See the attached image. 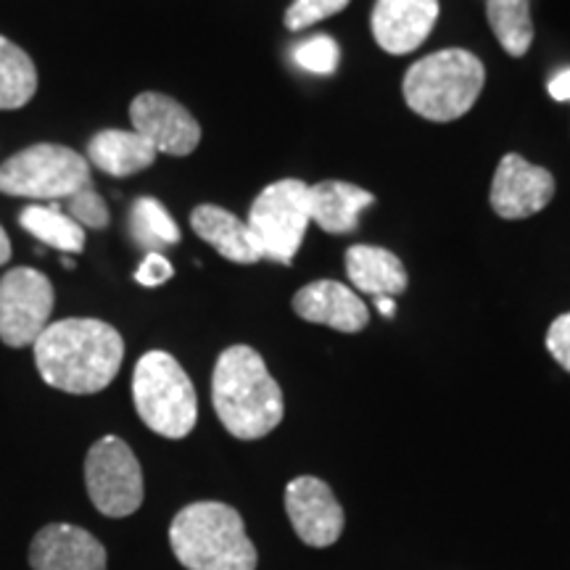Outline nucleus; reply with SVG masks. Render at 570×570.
<instances>
[{
    "instance_id": "nucleus-1",
    "label": "nucleus",
    "mask_w": 570,
    "mask_h": 570,
    "mask_svg": "<svg viewBox=\"0 0 570 570\" xmlns=\"http://www.w3.org/2000/svg\"><path fill=\"white\" fill-rule=\"evenodd\" d=\"M32 346L42 381L77 396L104 391L125 360V341L117 327L92 317L51 323Z\"/></svg>"
},
{
    "instance_id": "nucleus-2",
    "label": "nucleus",
    "mask_w": 570,
    "mask_h": 570,
    "mask_svg": "<svg viewBox=\"0 0 570 570\" xmlns=\"http://www.w3.org/2000/svg\"><path fill=\"white\" fill-rule=\"evenodd\" d=\"M212 402L227 433L240 441L273 433L285 412L281 386L252 346H230L219 354L212 375Z\"/></svg>"
},
{
    "instance_id": "nucleus-3",
    "label": "nucleus",
    "mask_w": 570,
    "mask_h": 570,
    "mask_svg": "<svg viewBox=\"0 0 570 570\" xmlns=\"http://www.w3.org/2000/svg\"><path fill=\"white\" fill-rule=\"evenodd\" d=\"M175 558L188 570H256L244 518L223 502H194L169 525Z\"/></svg>"
},
{
    "instance_id": "nucleus-4",
    "label": "nucleus",
    "mask_w": 570,
    "mask_h": 570,
    "mask_svg": "<svg viewBox=\"0 0 570 570\" xmlns=\"http://www.w3.org/2000/svg\"><path fill=\"white\" fill-rule=\"evenodd\" d=\"M487 69L479 56L462 48L436 51L412 63L404 75V101L431 122H454L479 101Z\"/></svg>"
},
{
    "instance_id": "nucleus-5",
    "label": "nucleus",
    "mask_w": 570,
    "mask_h": 570,
    "mask_svg": "<svg viewBox=\"0 0 570 570\" xmlns=\"http://www.w3.org/2000/svg\"><path fill=\"white\" fill-rule=\"evenodd\" d=\"M132 402L142 423L164 439H185L196 428V389L173 354L140 356L132 373Z\"/></svg>"
},
{
    "instance_id": "nucleus-6",
    "label": "nucleus",
    "mask_w": 570,
    "mask_h": 570,
    "mask_svg": "<svg viewBox=\"0 0 570 570\" xmlns=\"http://www.w3.org/2000/svg\"><path fill=\"white\" fill-rule=\"evenodd\" d=\"M88 185L90 161L59 142H38L0 164V194L6 196L63 202Z\"/></svg>"
},
{
    "instance_id": "nucleus-7",
    "label": "nucleus",
    "mask_w": 570,
    "mask_h": 570,
    "mask_svg": "<svg viewBox=\"0 0 570 570\" xmlns=\"http://www.w3.org/2000/svg\"><path fill=\"white\" fill-rule=\"evenodd\" d=\"M309 225V185L294 177L267 185L248 212V227L262 254L281 265L294 262Z\"/></svg>"
},
{
    "instance_id": "nucleus-8",
    "label": "nucleus",
    "mask_w": 570,
    "mask_h": 570,
    "mask_svg": "<svg viewBox=\"0 0 570 570\" xmlns=\"http://www.w3.org/2000/svg\"><path fill=\"white\" fill-rule=\"evenodd\" d=\"M85 487L106 518H127L142 504V470L127 441L104 436L85 458Z\"/></svg>"
},
{
    "instance_id": "nucleus-9",
    "label": "nucleus",
    "mask_w": 570,
    "mask_h": 570,
    "mask_svg": "<svg viewBox=\"0 0 570 570\" xmlns=\"http://www.w3.org/2000/svg\"><path fill=\"white\" fill-rule=\"evenodd\" d=\"M53 302V283L40 269H9L0 277V341L11 348L32 346L48 327Z\"/></svg>"
},
{
    "instance_id": "nucleus-10",
    "label": "nucleus",
    "mask_w": 570,
    "mask_h": 570,
    "mask_svg": "<svg viewBox=\"0 0 570 570\" xmlns=\"http://www.w3.org/2000/svg\"><path fill=\"white\" fill-rule=\"evenodd\" d=\"M132 130L156 148V154L190 156L202 142L196 117L164 92H140L130 106Z\"/></svg>"
},
{
    "instance_id": "nucleus-11",
    "label": "nucleus",
    "mask_w": 570,
    "mask_h": 570,
    "mask_svg": "<svg viewBox=\"0 0 570 570\" xmlns=\"http://www.w3.org/2000/svg\"><path fill=\"white\" fill-rule=\"evenodd\" d=\"M285 512H288L296 537L317 550L336 544L344 533V508L338 504L333 489L315 475H302L288 483Z\"/></svg>"
},
{
    "instance_id": "nucleus-12",
    "label": "nucleus",
    "mask_w": 570,
    "mask_h": 570,
    "mask_svg": "<svg viewBox=\"0 0 570 570\" xmlns=\"http://www.w3.org/2000/svg\"><path fill=\"white\" fill-rule=\"evenodd\" d=\"M554 198V177L550 169L525 161L523 156L508 154L499 161L491 183V209L504 219H525L547 209Z\"/></svg>"
},
{
    "instance_id": "nucleus-13",
    "label": "nucleus",
    "mask_w": 570,
    "mask_h": 570,
    "mask_svg": "<svg viewBox=\"0 0 570 570\" xmlns=\"http://www.w3.org/2000/svg\"><path fill=\"white\" fill-rule=\"evenodd\" d=\"M439 19V0H375L373 38L391 56L417 51Z\"/></svg>"
},
{
    "instance_id": "nucleus-14",
    "label": "nucleus",
    "mask_w": 570,
    "mask_h": 570,
    "mask_svg": "<svg viewBox=\"0 0 570 570\" xmlns=\"http://www.w3.org/2000/svg\"><path fill=\"white\" fill-rule=\"evenodd\" d=\"M32 570H106V547L90 531L69 523L46 525L30 547Z\"/></svg>"
},
{
    "instance_id": "nucleus-15",
    "label": "nucleus",
    "mask_w": 570,
    "mask_h": 570,
    "mask_svg": "<svg viewBox=\"0 0 570 570\" xmlns=\"http://www.w3.org/2000/svg\"><path fill=\"white\" fill-rule=\"evenodd\" d=\"M294 312L306 323L327 325L338 333H360L370 323L365 302L336 281H315L294 296Z\"/></svg>"
},
{
    "instance_id": "nucleus-16",
    "label": "nucleus",
    "mask_w": 570,
    "mask_h": 570,
    "mask_svg": "<svg viewBox=\"0 0 570 570\" xmlns=\"http://www.w3.org/2000/svg\"><path fill=\"white\" fill-rule=\"evenodd\" d=\"M190 227H194L198 238L217 248V254H223L225 259L238 262V265H254V262L265 259L248 223L235 217L233 212L223 209V206H196L190 212Z\"/></svg>"
},
{
    "instance_id": "nucleus-17",
    "label": "nucleus",
    "mask_w": 570,
    "mask_h": 570,
    "mask_svg": "<svg viewBox=\"0 0 570 570\" xmlns=\"http://www.w3.org/2000/svg\"><path fill=\"white\" fill-rule=\"evenodd\" d=\"M375 204V196L370 190L360 188L354 183L325 180L309 185V217L312 225L323 227L331 235L354 233L360 214Z\"/></svg>"
},
{
    "instance_id": "nucleus-18",
    "label": "nucleus",
    "mask_w": 570,
    "mask_h": 570,
    "mask_svg": "<svg viewBox=\"0 0 570 570\" xmlns=\"http://www.w3.org/2000/svg\"><path fill=\"white\" fill-rule=\"evenodd\" d=\"M346 275L354 288L375 298L399 296L407 291V269L394 252L381 246H352L346 252Z\"/></svg>"
},
{
    "instance_id": "nucleus-19",
    "label": "nucleus",
    "mask_w": 570,
    "mask_h": 570,
    "mask_svg": "<svg viewBox=\"0 0 570 570\" xmlns=\"http://www.w3.org/2000/svg\"><path fill=\"white\" fill-rule=\"evenodd\" d=\"M88 161L111 177H130L156 161V148L135 130H101L88 140Z\"/></svg>"
},
{
    "instance_id": "nucleus-20",
    "label": "nucleus",
    "mask_w": 570,
    "mask_h": 570,
    "mask_svg": "<svg viewBox=\"0 0 570 570\" xmlns=\"http://www.w3.org/2000/svg\"><path fill=\"white\" fill-rule=\"evenodd\" d=\"M38 92V69L30 53L0 35V111L27 106Z\"/></svg>"
},
{
    "instance_id": "nucleus-21",
    "label": "nucleus",
    "mask_w": 570,
    "mask_h": 570,
    "mask_svg": "<svg viewBox=\"0 0 570 570\" xmlns=\"http://www.w3.org/2000/svg\"><path fill=\"white\" fill-rule=\"evenodd\" d=\"M19 223L27 233H32L40 244L59 248L63 254L85 252V227H80L59 206H27L19 214Z\"/></svg>"
},
{
    "instance_id": "nucleus-22",
    "label": "nucleus",
    "mask_w": 570,
    "mask_h": 570,
    "mask_svg": "<svg viewBox=\"0 0 570 570\" xmlns=\"http://www.w3.org/2000/svg\"><path fill=\"white\" fill-rule=\"evenodd\" d=\"M487 19L504 51L515 59L529 53L533 42L531 0H487Z\"/></svg>"
},
{
    "instance_id": "nucleus-23",
    "label": "nucleus",
    "mask_w": 570,
    "mask_h": 570,
    "mask_svg": "<svg viewBox=\"0 0 570 570\" xmlns=\"http://www.w3.org/2000/svg\"><path fill=\"white\" fill-rule=\"evenodd\" d=\"M130 233L135 244L146 248L148 254H161V248L180 244V227H177L173 214L151 196L135 198L130 209Z\"/></svg>"
},
{
    "instance_id": "nucleus-24",
    "label": "nucleus",
    "mask_w": 570,
    "mask_h": 570,
    "mask_svg": "<svg viewBox=\"0 0 570 570\" xmlns=\"http://www.w3.org/2000/svg\"><path fill=\"white\" fill-rule=\"evenodd\" d=\"M294 61L298 67L312 71V75H333L338 69L341 48L338 42L327 35H315L294 48Z\"/></svg>"
},
{
    "instance_id": "nucleus-25",
    "label": "nucleus",
    "mask_w": 570,
    "mask_h": 570,
    "mask_svg": "<svg viewBox=\"0 0 570 570\" xmlns=\"http://www.w3.org/2000/svg\"><path fill=\"white\" fill-rule=\"evenodd\" d=\"M63 202H67V214L80 227L104 230V227L109 225V206H106L104 198L96 194V188H92V185L77 190V194L63 198Z\"/></svg>"
},
{
    "instance_id": "nucleus-26",
    "label": "nucleus",
    "mask_w": 570,
    "mask_h": 570,
    "mask_svg": "<svg viewBox=\"0 0 570 570\" xmlns=\"http://www.w3.org/2000/svg\"><path fill=\"white\" fill-rule=\"evenodd\" d=\"M348 3L352 0H294L285 11V27L291 32H302L306 27L317 24V21L336 17Z\"/></svg>"
},
{
    "instance_id": "nucleus-27",
    "label": "nucleus",
    "mask_w": 570,
    "mask_h": 570,
    "mask_svg": "<svg viewBox=\"0 0 570 570\" xmlns=\"http://www.w3.org/2000/svg\"><path fill=\"white\" fill-rule=\"evenodd\" d=\"M175 275V267L169 265V259L164 254H146V259L140 262V267L135 269V281L140 285H146V288H159L169 281V277Z\"/></svg>"
},
{
    "instance_id": "nucleus-28",
    "label": "nucleus",
    "mask_w": 570,
    "mask_h": 570,
    "mask_svg": "<svg viewBox=\"0 0 570 570\" xmlns=\"http://www.w3.org/2000/svg\"><path fill=\"white\" fill-rule=\"evenodd\" d=\"M547 348H550L554 362L570 373V312L560 315L550 325V331H547Z\"/></svg>"
},
{
    "instance_id": "nucleus-29",
    "label": "nucleus",
    "mask_w": 570,
    "mask_h": 570,
    "mask_svg": "<svg viewBox=\"0 0 570 570\" xmlns=\"http://www.w3.org/2000/svg\"><path fill=\"white\" fill-rule=\"evenodd\" d=\"M550 96L554 98V101H570V69L560 71L558 77H552Z\"/></svg>"
},
{
    "instance_id": "nucleus-30",
    "label": "nucleus",
    "mask_w": 570,
    "mask_h": 570,
    "mask_svg": "<svg viewBox=\"0 0 570 570\" xmlns=\"http://www.w3.org/2000/svg\"><path fill=\"white\" fill-rule=\"evenodd\" d=\"M9 259H11V240L3 227H0V267H3Z\"/></svg>"
},
{
    "instance_id": "nucleus-31",
    "label": "nucleus",
    "mask_w": 570,
    "mask_h": 570,
    "mask_svg": "<svg viewBox=\"0 0 570 570\" xmlns=\"http://www.w3.org/2000/svg\"><path fill=\"white\" fill-rule=\"evenodd\" d=\"M377 309H381V315H383V317H394V315H396V304H394V298H391V296L377 298Z\"/></svg>"
}]
</instances>
